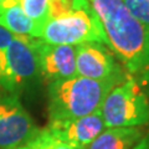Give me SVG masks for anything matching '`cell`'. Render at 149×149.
<instances>
[{"label":"cell","instance_id":"10","mask_svg":"<svg viewBox=\"0 0 149 149\" xmlns=\"http://www.w3.org/2000/svg\"><path fill=\"white\" fill-rule=\"evenodd\" d=\"M143 133L142 127L106 128L86 149H133Z\"/></svg>","mask_w":149,"mask_h":149},{"label":"cell","instance_id":"5","mask_svg":"<svg viewBox=\"0 0 149 149\" xmlns=\"http://www.w3.org/2000/svg\"><path fill=\"white\" fill-rule=\"evenodd\" d=\"M29 112L15 93L0 95V149H16L39 133Z\"/></svg>","mask_w":149,"mask_h":149},{"label":"cell","instance_id":"2","mask_svg":"<svg viewBox=\"0 0 149 149\" xmlns=\"http://www.w3.org/2000/svg\"><path fill=\"white\" fill-rule=\"evenodd\" d=\"M118 85L81 76L49 83V120L81 118L101 111L107 95Z\"/></svg>","mask_w":149,"mask_h":149},{"label":"cell","instance_id":"15","mask_svg":"<svg viewBox=\"0 0 149 149\" xmlns=\"http://www.w3.org/2000/svg\"><path fill=\"white\" fill-rule=\"evenodd\" d=\"M130 14L146 27L149 34V0H122Z\"/></svg>","mask_w":149,"mask_h":149},{"label":"cell","instance_id":"14","mask_svg":"<svg viewBox=\"0 0 149 149\" xmlns=\"http://www.w3.org/2000/svg\"><path fill=\"white\" fill-rule=\"evenodd\" d=\"M90 4L88 0H51L49 8V19L57 17L63 14L74 11Z\"/></svg>","mask_w":149,"mask_h":149},{"label":"cell","instance_id":"16","mask_svg":"<svg viewBox=\"0 0 149 149\" xmlns=\"http://www.w3.org/2000/svg\"><path fill=\"white\" fill-rule=\"evenodd\" d=\"M0 88L8 92V57L6 49H0Z\"/></svg>","mask_w":149,"mask_h":149},{"label":"cell","instance_id":"3","mask_svg":"<svg viewBox=\"0 0 149 149\" xmlns=\"http://www.w3.org/2000/svg\"><path fill=\"white\" fill-rule=\"evenodd\" d=\"M40 39L51 45L77 46L85 42H100L111 47L102 22L91 4L50 19L44 26Z\"/></svg>","mask_w":149,"mask_h":149},{"label":"cell","instance_id":"18","mask_svg":"<svg viewBox=\"0 0 149 149\" xmlns=\"http://www.w3.org/2000/svg\"><path fill=\"white\" fill-rule=\"evenodd\" d=\"M133 149H149V128L147 130H144L142 138L133 147Z\"/></svg>","mask_w":149,"mask_h":149},{"label":"cell","instance_id":"9","mask_svg":"<svg viewBox=\"0 0 149 149\" xmlns=\"http://www.w3.org/2000/svg\"><path fill=\"white\" fill-rule=\"evenodd\" d=\"M45 129L72 149H86L106 129L101 111L74 119L49 120Z\"/></svg>","mask_w":149,"mask_h":149},{"label":"cell","instance_id":"13","mask_svg":"<svg viewBox=\"0 0 149 149\" xmlns=\"http://www.w3.org/2000/svg\"><path fill=\"white\" fill-rule=\"evenodd\" d=\"M16 149H72L67 144L58 141L54 137L47 129H40L39 133L29 142L22 144L21 147Z\"/></svg>","mask_w":149,"mask_h":149},{"label":"cell","instance_id":"1","mask_svg":"<svg viewBox=\"0 0 149 149\" xmlns=\"http://www.w3.org/2000/svg\"><path fill=\"white\" fill-rule=\"evenodd\" d=\"M112 51L129 77L149 95V34L122 0H88Z\"/></svg>","mask_w":149,"mask_h":149},{"label":"cell","instance_id":"6","mask_svg":"<svg viewBox=\"0 0 149 149\" xmlns=\"http://www.w3.org/2000/svg\"><path fill=\"white\" fill-rule=\"evenodd\" d=\"M77 76L96 81L122 83L129 77L111 47L100 42H85L76 46Z\"/></svg>","mask_w":149,"mask_h":149},{"label":"cell","instance_id":"7","mask_svg":"<svg viewBox=\"0 0 149 149\" xmlns=\"http://www.w3.org/2000/svg\"><path fill=\"white\" fill-rule=\"evenodd\" d=\"M40 77L47 83L77 76L76 46L51 45L41 39L31 37Z\"/></svg>","mask_w":149,"mask_h":149},{"label":"cell","instance_id":"12","mask_svg":"<svg viewBox=\"0 0 149 149\" xmlns=\"http://www.w3.org/2000/svg\"><path fill=\"white\" fill-rule=\"evenodd\" d=\"M51 0H21V8L34 22L36 37L40 39L41 32L49 19V8Z\"/></svg>","mask_w":149,"mask_h":149},{"label":"cell","instance_id":"11","mask_svg":"<svg viewBox=\"0 0 149 149\" xmlns=\"http://www.w3.org/2000/svg\"><path fill=\"white\" fill-rule=\"evenodd\" d=\"M0 26L10 31L15 36L36 37V29L34 22L22 10L21 4L0 5Z\"/></svg>","mask_w":149,"mask_h":149},{"label":"cell","instance_id":"19","mask_svg":"<svg viewBox=\"0 0 149 149\" xmlns=\"http://www.w3.org/2000/svg\"><path fill=\"white\" fill-rule=\"evenodd\" d=\"M21 0H0V5L5 6V5H13V4H20Z\"/></svg>","mask_w":149,"mask_h":149},{"label":"cell","instance_id":"17","mask_svg":"<svg viewBox=\"0 0 149 149\" xmlns=\"http://www.w3.org/2000/svg\"><path fill=\"white\" fill-rule=\"evenodd\" d=\"M14 37H15V35L8 31L6 29H4L3 26H0V49H6Z\"/></svg>","mask_w":149,"mask_h":149},{"label":"cell","instance_id":"4","mask_svg":"<svg viewBox=\"0 0 149 149\" xmlns=\"http://www.w3.org/2000/svg\"><path fill=\"white\" fill-rule=\"evenodd\" d=\"M101 113L106 128L143 127L149 123V95L128 77L107 95Z\"/></svg>","mask_w":149,"mask_h":149},{"label":"cell","instance_id":"8","mask_svg":"<svg viewBox=\"0 0 149 149\" xmlns=\"http://www.w3.org/2000/svg\"><path fill=\"white\" fill-rule=\"evenodd\" d=\"M8 93H15L40 77L31 37L15 36L6 47Z\"/></svg>","mask_w":149,"mask_h":149}]
</instances>
